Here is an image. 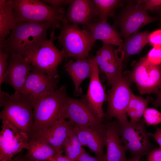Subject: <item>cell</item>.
<instances>
[{
    "instance_id": "obj_1",
    "label": "cell",
    "mask_w": 161,
    "mask_h": 161,
    "mask_svg": "<svg viewBox=\"0 0 161 161\" xmlns=\"http://www.w3.org/2000/svg\"><path fill=\"white\" fill-rule=\"evenodd\" d=\"M53 24L49 22H21L12 30L2 48L26 57L39 48L47 40V31Z\"/></svg>"
},
{
    "instance_id": "obj_2",
    "label": "cell",
    "mask_w": 161,
    "mask_h": 161,
    "mask_svg": "<svg viewBox=\"0 0 161 161\" xmlns=\"http://www.w3.org/2000/svg\"><path fill=\"white\" fill-rule=\"evenodd\" d=\"M13 11L18 23L21 22L52 23L53 29L60 28L65 20V11L38 0H11Z\"/></svg>"
},
{
    "instance_id": "obj_3",
    "label": "cell",
    "mask_w": 161,
    "mask_h": 161,
    "mask_svg": "<svg viewBox=\"0 0 161 161\" xmlns=\"http://www.w3.org/2000/svg\"><path fill=\"white\" fill-rule=\"evenodd\" d=\"M0 105L3 109L0 112L1 120L9 121L29 136L34 121L32 100L27 95L17 96L0 90Z\"/></svg>"
},
{
    "instance_id": "obj_4",
    "label": "cell",
    "mask_w": 161,
    "mask_h": 161,
    "mask_svg": "<svg viewBox=\"0 0 161 161\" xmlns=\"http://www.w3.org/2000/svg\"><path fill=\"white\" fill-rule=\"evenodd\" d=\"M67 87L63 85L53 92L31 98L33 110L34 121L29 136L47 128L61 118V112L67 95Z\"/></svg>"
},
{
    "instance_id": "obj_5",
    "label": "cell",
    "mask_w": 161,
    "mask_h": 161,
    "mask_svg": "<svg viewBox=\"0 0 161 161\" xmlns=\"http://www.w3.org/2000/svg\"><path fill=\"white\" fill-rule=\"evenodd\" d=\"M61 24L60 33L55 40L62 46L66 58L71 57L76 60L87 58L96 41L91 33L65 19Z\"/></svg>"
},
{
    "instance_id": "obj_6",
    "label": "cell",
    "mask_w": 161,
    "mask_h": 161,
    "mask_svg": "<svg viewBox=\"0 0 161 161\" xmlns=\"http://www.w3.org/2000/svg\"><path fill=\"white\" fill-rule=\"evenodd\" d=\"M55 30L52 28L49 39L24 59L27 63L37 67L48 76L59 78L58 67L66 57L63 50H60L54 44Z\"/></svg>"
},
{
    "instance_id": "obj_7",
    "label": "cell",
    "mask_w": 161,
    "mask_h": 161,
    "mask_svg": "<svg viewBox=\"0 0 161 161\" xmlns=\"http://www.w3.org/2000/svg\"><path fill=\"white\" fill-rule=\"evenodd\" d=\"M61 117L68 119L75 125L106 134L105 124L90 109L86 100L83 97L78 100L67 95L62 106Z\"/></svg>"
},
{
    "instance_id": "obj_8",
    "label": "cell",
    "mask_w": 161,
    "mask_h": 161,
    "mask_svg": "<svg viewBox=\"0 0 161 161\" xmlns=\"http://www.w3.org/2000/svg\"><path fill=\"white\" fill-rule=\"evenodd\" d=\"M144 120L133 124L127 121L118 122V130L122 142L131 157L141 158L154 148L149 140Z\"/></svg>"
},
{
    "instance_id": "obj_9",
    "label": "cell",
    "mask_w": 161,
    "mask_h": 161,
    "mask_svg": "<svg viewBox=\"0 0 161 161\" xmlns=\"http://www.w3.org/2000/svg\"><path fill=\"white\" fill-rule=\"evenodd\" d=\"M0 132V161H9L25 149L29 140L28 135L9 121L1 120Z\"/></svg>"
},
{
    "instance_id": "obj_10",
    "label": "cell",
    "mask_w": 161,
    "mask_h": 161,
    "mask_svg": "<svg viewBox=\"0 0 161 161\" xmlns=\"http://www.w3.org/2000/svg\"><path fill=\"white\" fill-rule=\"evenodd\" d=\"M129 78L141 94L158 92L161 89V65L149 64L145 56L135 64Z\"/></svg>"
},
{
    "instance_id": "obj_11",
    "label": "cell",
    "mask_w": 161,
    "mask_h": 161,
    "mask_svg": "<svg viewBox=\"0 0 161 161\" xmlns=\"http://www.w3.org/2000/svg\"><path fill=\"white\" fill-rule=\"evenodd\" d=\"M132 94L129 80L122 76L108 92L106 118L115 117L120 123L128 121L126 110Z\"/></svg>"
},
{
    "instance_id": "obj_12",
    "label": "cell",
    "mask_w": 161,
    "mask_h": 161,
    "mask_svg": "<svg viewBox=\"0 0 161 161\" xmlns=\"http://www.w3.org/2000/svg\"><path fill=\"white\" fill-rule=\"evenodd\" d=\"M114 45L103 43L95 56L99 70L105 74L108 84L111 86L122 76V61L124 53L122 48H115Z\"/></svg>"
},
{
    "instance_id": "obj_13",
    "label": "cell",
    "mask_w": 161,
    "mask_h": 161,
    "mask_svg": "<svg viewBox=\"0 0 161 161\" xmlns=\"http://www.w3.org/2000/svg\"><path fill=\"white\" fill-rule=\"evenodd\" d=\"M156 18L150 16L141 4H130L122 9L115 18L114 25L120 29V35L126 38L145 25L153 22Z\"/></svg>"
},
{
    "instance_id": "obj_14",
    "label": "cell",
    "mask_w": 161,
    "mask_h": 161,
    "mask_svg": "<svg viewBox=\"0 0 161 161\" xmlns=\"http://www.w3.org/2000/svg\"><path fill=\"white\" fill-rule=\"evenodd\" d=\"M58 82L59 78L51 77L33 66L19 93L31 98L51 94L57 89Z\"/></svg>"
},
{
    "instance_id": "obj_15",
    "label": "cell",
    "mask_w": 161,
    "mask_h": 161,
    "mask_svg": "<svg viewBox=\"0 0 161 161\" xmlns=\"http://www.w3.org/2000/svg\"><path fill=\"white\" fill-rule=\"evenodd\" d=\"M33 66L26 62L21 55L11 52L8 60V66L2 79V83L11 85L16 96L24 84Z\"/></svg>"
},
{
    "instance_id": "obj_16",
    "label": "cell",
    "mask_w": 161,
    "mask_h": 161,
    "mask_svg": "<svg viewBox=\"0 0 161 161\" xmlns=\"http://www.w3.org/2000/svg\"><path fill=\"white\" fill-rule=\"evenodd\" d=\"M73 123L63 118H60L47 128L29 137L48 144L57 150H62L64 144Z\"/></svg>"
},
{
    "instance_id": "obj_17",
    "label": "cell",
    "mask_w": 161,
    "mask_h": 161,
    "mask_svg": "<svg viewBox=\"0 0 161 161\" xmlns=\"http://www.w3.org/2000/svg\"><path fill=\"white\" fill-rule=\"evenodd\" d=\"M99 71L94 57L92 58V72L87 92L82 97L86 100L89 107L97 117L103 120L105 116L103 106L107 95L105 87L100 82Z\"/></svg>"
},
{
    "instance_id": "obj_18",
    "label": "cell",
    "mask_w": 161,
    "mask_h": 161,
    "mask_svg": "<svg viewBox=\"0 0 161 161\" xmlns=\"http://www.w3.org/2000/svg\"><path fill=\"white\" fill-rule=\"evenodd\" d=\"M69 5L65 19L69 23L84 25L99 19L93 0H72Z\"/></svg>"
},
{
    "instance_id": "obj_19",
    "label": "cell",
    "mask_w": 161,
    "mask_h": 161,
    "mask_svg": "<svg viewBox=\"0 0 161 161\" xmlns=\"http://www.w3.org/2000/svg\"><path fill=\"white\" fill-rule=\"evenodd\" d=\"M105 124L106 152L105 161H128L126 155L127 149L119 134L118 121H107Z\"/></svg>"
},
{
    "instance_id": "obj_20",
    "label": "cell",
    "mask_w": 161,
    "mask_h": 161,
    "mask_svg": "<svg viewBox=\"0 0 161 161\" xmlns=\"http://www.w3.org/2000/svg\"><path fill=\"white\" fill-rule=\"evenodd\" d=\"M72 128L82 146L87 147L96 157L105 161L106 154L104 149L106 134H102L93 129L74 124Z\"/></svg>"
},
{
    "instance_id": "obj_21",
    "label": "cell",
    "mask_w": 161,
    "mask_h": 161,
    "mask_svg": "<svg viewBox=\"0 0 161 161\" xmlns=\"http://www.w3.org/2000/svg\"><path fill=\"white\" fill-rule=\"evenodd\" d=\"M91 33L95 39L103 43L117 46L123 48L124 43L119 33L107 22L97 21L83 25Z\"/></svg>"
},
{
    "instance_id": "obj_22",
    "label": "cell",
    "mask_w": 161,
    "mask_h": 161,
    "mask_svg": "<svg viewBox=\"0 0 161 161\" xmlns=\"http://www.w3.org/2000/svg\"><path fill=\"white\" fill-rule=\"evenodd\" d=\"M66 71L71 78L75 86L74 93L79 95L81 92L79 89L82 82L90 78L92 73V58H86L68 61L64 66Z\"/></svg>"
},
{
    "instance_id": "obj_23",
    "label": "cell",
    "mask_w": 161,
    "mask_h": 161,
    "mask_svg": "<svg viewBox=\"0 0 161 161\" xmlns=\"http://www.w3.org/2000/svg\"><path fill=\"white\" fill-rule=\"evenodd\" d=\"M18 24L11 0H0V49L10 31Z\"/></svg>"
},
{
    "instance_id": "obj_24",
    "label": "cell",
    "mask_w": 161,
    "mask_h": 161,
    "mask_svg": "<svg viewBox=\"0 0 161 161\" xmlns=\"http://www.w3.org/2000/svg\"><path fill=\"white\" fill-rule=\"evenodd\" d=\"M29 138L27 152L25 155L32 161H50L60 151L40 140Z\"/></svg>"
},
{
    "instance_id": "obj_25",
    "label": "cell",
    "mask_w": 161,
    "mask_h": 161,
    "mask_svg": "<svg viewBox=\"0 0 161 161\" xmlns=\"http://www.w3.org/2000/svg\"><path fill=\"white\" fill-rule=\"evenodd\" d=\"M149 33L147 31L141 32H137L126 38L122 48L124 58L139 54L149 43Z\"/></svg>"
},
{
    "instance_id": "obj_26",
    "label": "cell",
    "mask_w": 161,
    "mask_h": 161,
    "mask_svg": "<svg viewBox=\"0 0 161 161\" xmlns=\"http://www.w3.org/2000/svg\"><path fill=\"white\" fill-rule=\"evenodd\" d=\"M151 100L149 97L145 99L132 94L126 110L127 115L130 118L131 123L135 124L141 119Z\"/></svg>"
},
{
    "instance_id": "obj_27",
    "label": "cell",
    "mask_w": 161,
    "mask_h": 161,
    "mask_svg": "<svg viewBox=\"0 0 161 161\" xmlns=\"http://www.w3.org/2000/svg\"><path fill=\"white\" fill-rule=\"evenodd\" d=\"M63 148L65 156L72 161L76 160L84 149L73 128L70 131Z\"/></svg>"
},
{
    "instance_id": "obj_28",
    "label": "cell",
    "mask_w": 161,
    "mask_h": 161,
    "mask_svg": "<svg viewBox=\"0 0 161 161\" xmlns=\"http://www.w3.org/2000/svg\"><path fill=\"white\" fill-rule=\"evenodd\" d=\"M97 10L99 21L107 22L109 16L113 17L116 9L120 6L118 0H93Z\"/></svg>"
},
{
    "instance_id": "obj_29",
    "label": "cell",
    "mask_w": 161,
    "mask_h": 161,
    "mask_svg": "<svg viewBox=\"0 0 161 161\" xmlns=\"http://www.w3.org/2000/svg\"><path fill=\"white\" fill-rule=\"evenodd\" d=\"M143 116L147 126H154L161 123V112L155 109L147 108Z\"/></svg>"
},
{
    "instance_id": "obj_30",
    "label": "cell",
    "mask_w": 161,
    "mask_h": 161,
    "mask_svg": "<svg viewBox=\"0 0 161 161\" xmlns=\"http://www.w3.org/2000/svg\"><path fill=\"white\" fill-rule=\"evenodd\" d=\"M145 56L149 64L154 65H161V47H153Z\"/></svg>"
},
{
    "instance_id": "obj_31",
    "label": "cell",
    "mask_w": 161,
    "mask_h": 161,
    "mask_svg": "<svg viewBox=\"0 0 161 161\" xmlns=\"http://www.w3.org/2000/svg\"><path fill=\"white\" fill-rule=\"evenodd\" d=\"M137 3L142 4L144 10L155 11L160 10L161 0H145L137 1Z\"/></svg>"
},
{
    "instance_id": "obj_32",
    "label": "cell",
    "mask_w": 161,
    "mask_h": 161,
    "mask_svg": "<svg viewBox=\"0 0 161 161\" xmlns=\"http://www.w3.org/2000/svg\"><path fill=\"white\" fill-rule=\"evenodd\" d=\"M10 54L0 49V89L2 79L8 66V60Z\"/></svg>"
},
{
    "instance_id": "obj_33",
    "label": "cell",
    "mask_w": 161,
    "mask_h": 161,
    "mask_svg": "<svg viewBox=\"0 0 161 161\" xmlns=\"http://www.w3.org/2000/svg\"><path fill=\"white\" fill-rule=\"evenodd\" d=\"M149 43L153 47H161V29L155 30L150 33Z\"/></svg>"
},
{
    "instance_id": "obj_34",
    "label": "cell",
    "mask_w": 161,
    "mask_h": 161,
    "mask_svg": "<svg viewBox=\"0 0 161 161\" xmlns=\"http://www.w3.org/2000/svg\"><path fill=\"white\" fill-rule=\"evenodd\" d=\"M147 155V161H161V148H154Z\"/></svg>"
},
{
    "instance_id": "obj_35",
    "label": "cell",
    "mask_w": 161,
    "mask_h": 161,
    "mask_svg": "<svg viewBox=\"0 0 161 161\" xmlns=\"http://www.w3.org/2000/svg\"><path fill=\"white\" fill-rule=\"evenodd\" d=\"M75 161H103L96 156H92L84 149L82 153Z\"/></svg>"
},
{
    "instance_id": "obj_36",
    "label": "cell",
    "mask_w": 161,
    "mask_h": 161,
    "mask_svg": "<svg viewBox=\"0 0 161 161\" xmlns=\"http://www.w3.org/2000/svg\"><path fill=\"white\" fill-rule=\"evenodd\" d=\"M45 3L49 4L51 5L56 7H61L62 5L69 4L72 0H42Z\"/></svg>"
},
{
    "instance_id": "obj_37",
    "label": "cell",
    "mask_w": 161,
    "mask_h": 161,
    "mask_svg": "<svg viewBox=\"0 0 161 161\" xmlns=\"http://www.w3.org/2000/svg\"><path fill=\"white\" fill-rule=\"evenodd\" d=\"M150 137L154 138L155 141L158 144L159 147L161 148V128L157 127L156 128V131L154 133H148Z\"/></svg>"
},
{
    "instance_id": "obj_38",
    "label": "cell",
    "mask_w": 161,
    "mask_h": 161,
    "mask_svg": "<svg viewBox=\"0 0 161 161\" xmlns=\"http://www.w3.org/2000/svg\"><path fill=\"white\" fill-rule=\"evenodd\" d=\"M63 152L62 150H60L50 161H72L66 156L63 155Z\"/></svg>"
},
{
    "instance_id": "obj_39",
    "label": "cell",
    "mask_w": 161,
    "mask_h": 161,
    "mask_svg": "<svg viewBox=\"0 0 161 161\" xmlns=\"http://www.w3.org/2000/svg\"><path fill=\"white\" fill-rule=\"evenodd\" d=\"M9 161H32L26 157L21 152L14 157Z\"/></svg>"
},
{
    "instance_id": "obj_40",
    "label": "cell",
    "mask_w": 161,
    "mask_h": 161,
    "mask_svg": "<svg viewBox=\"0 0 161 161\" xmlns=\"http://www.w3.org/2000/svg\"><path fill=\"white\" fill-rule=\"evenodd\" d=\"M152 104L156 108L161 106V89L158 92L157 98Z\"/></svg>"
},
{
    "instance_id": "obj_41",
    "label": "cell",
    "mask_w": 161,
    "mask_h": 161,
    "mask_svg": "<svg viewBox=\"0 0 161 161\" xmlns=\"http://www.w3.org/2000/svg\"><path fill=\"white\" fill-rule=\"evenodd\" d=\"M140 158L131 157L128 159V161H140Z\"/></svg>"
},
{
    "instance_id": "obj_42",
    "label": "cell",
    "mask_w": 161,
    "mask_h": 161,
    "mask_svg": "<svg viewBox=\"0 0 161 161\" xmlns=\"http://www.w3.org/2000/svg\"><path fill=\"white\" fill-rule=\"evenodd\" d=\"M160 12L158 18H159V20H160V22L161 23V10H160Z\"/></svg>"
}]
</instances>
